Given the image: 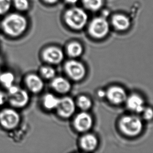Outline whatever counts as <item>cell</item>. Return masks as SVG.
Returning <instances> with one entry per match:
<instances>
[{"mask_svg": "<svg viewBox=\"0 0 153 153\" xmlns=\"http://www.w3.org/2000/svg\"><path fill=\"white\" fill-rule=\"evenodd\" d=\"M0 27H1V25H0Z\"/></svg>", "mask_w": 153, "mask_h": 153, "instance_id": "4dcf8cb0", "label": "cell"}, {"mask_svg": "<svg viewBox=\"0 0 153 153\" xmlns=\"http://www.w3.org/2000/svg\"><path fill=\"white\" fill-rule=\"evenodd\" d=\"M69 4H75L79 0H65Z\"/></svg>", "mask_w": 153, "mask_h": 153, "instance_id": "f1b7e54d", "label": "cell"}, {"mask_svg": "<svg viewBox=\"0 0 153 153\" xmlns=\"http://www.w3.org/2000/svg\"><path fill=\"white\" fill-rule=\"evenodd\" d=\"M20 121V116L15 110L6 108L0 112V124L5 129H14L19 126Z\"/></svg>", "mask_w": 153, "mask_h": 153, "instance_id": "8992f818", "label": "cell"}, {"mask_svg": "<svg viewBox=\"0 0 153 153\" xmlns=\"http://www.w3.org/2000/svg\"><path fill=\"white\" fill-rule=\"evenodd\" d=\"M12 0H0V15L5 14L10 10Z\"/></svg>", "mask_w": 153, "mask_h": 153, "instance_id": "cb8c5ba5", "label": "cell"}, {"mask_svg": "<svg viewBox=\"0 0 153 153\" xmlns=\"http://www.w3.org/2000/svg\"><path fill=\"white\" fill-rule=\"evenodd\" d=\"M98 96H99L100 97H104L105 96H106V93L105 91H100L98 92Z\"/></svg>", "mask_w": 153, "mask_h": 153, "instance_id": "4316f807", "label": "cell"}, {"mask_svg": "<svg viewBox=\"0 0 153 153\" xmlns=\"http://www.w3.org/2000/svg\"><path fill=\"white\" fill-rule=\"evenodd\" d=\"M64 20L67 25L74 30H81L87 25L88 16L83 9L73 7L67 10L64 15Z\"/></svg>", "mask_w": 153, "mask_h": 153, "instance_id": "7a4b0ae2", "label": "cell"}, {"mask_svg": "<svg viewBox=\"0 0 153 153\" xmlns=\"http://www.w3.org/2000/svg\"><path fill=\"white\" fill-rule=\"evenodd\" d=\"M77 104L79 107L83 111L89 109L92 105V102L89 98L86 96H81L78 99Z\"/></svg>", "mask_w": 153, "mask_h": 153, "instance_id": "44dd1931", "label": "cell"}, {"mask_svg": "<svg viewBox=\"0 0 153 153\" xmlns=\"http://www.w3.org/2000/svg\"><path fill=\"white\" fill-rule=\"evenodd\" d=\"M25 83L28 88L34 93H38L43 89V81L37 75L29 74L26 77Z\"/></svg>", "mask_w": 153, "mask_h": 153, "instance_id": "7c38bea8", "label": "cell"}, {"mask_svg": "<svg viewBox=\"0 0 153 153\" xmlns=\"http://www.w3.org/2000/svg\"><path fill=\"white\" fill-rule=\"evenodd\" d=\"M108 100L112 103L120 104L126 100V94L124 89L118 86H113L108 89L106 93Z\"/></svg>", "mask_w": 153, "mask_h": 153, "instance_id": "8fae6325", "label": "cell"}, {"mask_svg": "<svg viewBox=\"0 0 153 153\" xmlns=\"http://www.w3.org/2000/svg\"><path fill=\"white\" fill-rule=\"evenodd\" d=\"M52 87L57 92L60 94H66L70 91L71 85L66 79L62 77H57L53 79Z\"/></svg>", "mask_w": 153, "mask_h": 153, "instance_id": "5bb4252c", "label": "cell"}, {"mask_svg": "<svg viewBox=\"0 0 153 153\" xmlns=\"http://www.w3.org/2000/svg\"><path fill=\"white\" fill-rule=\"evenodd\" d=\"M67 74L74 81H80L84 78L86 70L83 65L76 60H69L64 64Z\"/></svg>", "mask_w": 153, "mask_h": 153, "instance_id": "52a82bcc", "label": "cell"}, {"mask_svg": "<svg viewBox=\"0 0 153 153\" xmlns=\"http://www.w3.org/2000/svg\"><path fill=\"white\" fill-rule=\"evenodd\" d=\"M28 23L23 15L17 13L8 15L4 19L2 27L5 33L13 37L22 35L26 30Z\"/></svg>", "mask_w": 153, "mask_h": 153, "instance_id": "6da1fadb", "label": "cell"}, {"mask_svg": "<svg viewBox=\"0 0 153 153\" xmlns=\"http://www.w3.org/2000/svg\"><path fill=\"white\" fill-rule=\"evenodd\" d=\"M82 46L77 42H73L69 44L67 48V51L68 56L72 58H77L82 53Z\"/></svg>", "mask_w": 153, "mask_h": 153, "instance_id": "ac0fdd59", "label": "cell"}, {"mask_svg": "<svg viewBox=\"0 0 153 153\" xmlns=\"http://www.w3.org/2000/svg\"><path fill=\"white\" fill-rule=\"evenodd\" d=\"M40 72L43 77L47 79H54L56 74L55 69L50 66H43L40 70Z\"/></svg>", "mask_w": 153, "mask_h": 153, "instance_id": "7402d4cb", "label": "cell"}, {"mask_svg": "<svg viewBox=\"0 0 153 153\" xmlns=\"http://www.w3.org/2000/svg\"><path fill=\"white\" fill-rule=\"evenodd\" d=\"M56 109L59 116L66 119L70 118L74 114L76 105L71 98L64 97L60 98Z\"/></svg>", "mask_w": 153, "mask_h": 153, "instance_id": "ba28073f", "label": "cell"}, {"mask_svg": "<svg viewBox=\"0 0 153 153\" xmlns=\"http://www.w3.org/2000/svg\"><path fill=\"white\" fill-rule=\"evenodd\" d=\"M83 5L86 8L91 11H97L101 8L104 4V0H82Z\"/></svg>", "mask_w": 153, "mask_h": 153, "instance_id": "d6986e66", "label": "cell"}, {"mask_svg": "<svg viewBox=\"0 0 153 153\" xmlns=\"http://www.w3.org/2000/svg\"><path fill=\"white\" fill-rule=\"evenodd\" d=\"M109 30V24L108 21L102 17L93 19L89 24V33L95 38L100 39L105 37L108 35Z\"/></svg>", "mask_w": 153, "mask_h": 153, "instance_id": "5b68a950", "label": "cell"}, {"mask_svg": "<svg viewBox=\"0 0 153 153\" xmlns=\"http://www.w3.org/2000/svg\"><path fill=\"white\" fill-rule=\"evenodd\" d=\"M0 63H1V60H0Z\"/></svg>", "mask_w": 153, "mask_h": 153, "instance_id": "f546056e", "label": "cell"}, {"mask_svg": "<svg viewBox=\"0 0 153 153\" xmlns=\"http://www.w3.org/2000/svg\"><path fill=\"white\" fill-rule=\"evenodd\" d=\"M143 116L146 120H149L153 118V110L151 108H144L143 110Z\"/></svg>", "mask_w": 153, "mask_h": 153, "instance_id": "d4e9b609", "label": "cell"}, {"mask_svg": "<svg viewBox=\"0 0 153 153\" xmlns=\"http://www.w3.org/2000/svg\"><path fill=\"white\" fill-rule=\"evenodd\" d=\"M8 90V101L10 105L15 108H23L27 105L29 96L25 90L14 85Z\"/></svg>", "mask_w": 153, "mask_h": 153, "instance_id": "3957f363", "label": "cell"}, {"mask_svg": "<svg viewBox=\"0 0 153 153\" xmlns=\"http://www.w3.org/2000/svg\"><path fill=\"white\" fill-rule=\"evenodd\" d=\"M14 79V75L12 73L7 72L0 74V82L8 89L13 85Z\"/></svg>", "mask_w": 153, "mask_h": 153, "instance_id": "ffe728a7", "label": "cell"}, {"mask_svg": "<svg viewBox=\"0 0 153 153\" xmlns=\"http://www.w3.org/2000/svg\"><path fill=\"white\" fill-rule=\"evenodd\" d=\"M93 120L91 116L86 112H82L76 115L74 124L79 132H85L89 130L92 126Z\"/></svg>", "mask_w": 153, "mask_h": 153, "instance_id": "30bf717a", "label": "cell"}, {"mask_svg": "<svg viewBox=\"0 0 153 153\" xmlns=\"http://www.w3.org/2000/svg\"><path fill=\"white\" fill-rule=\"evenodd\" d=\"M60 98L52 94H46L43 98V105L46 109H56L59 102Z\"/></svg>", "mask_w": 153, "mask_h": 153, "instance_id": "e0dca14e", "label": "cell"}, {"mask_svg": "<svg viewBox=\"0 0 153 153\" xmlns=\"http://www.w3.org/2000/svg\"><path fill=\"white\" fill-rule=\"evenodd\" d=\"M42 56L45 62L50 64H58L62 62L64 55L60 48L50 47L44 50Z\"/></svg>", "mask_w": 153, "mask_h": 153, "instance_id": "9c48e42d", "label": "cell"}, {"mask_svg": "<svg viewBox=\"0 0 153 153\" xmlns=\"http://www.w3.org/2000/svg\"><path fill=\"white\" fill-rule=\"evenodd\" d=\"M112 24L114 28L120 31H124L129 28L130 22L128 17L123 14H116L112 17Z\"/></svg>", "mask_w": 153, "mask_h": 153, "instance_id": "9a60e30c", "label": "cell"}, {"mask_svg": "<svg viewBox=\"0 0 153 153\" xmlns=\"http://www.w3.org/2000/svg\"><path fill=\"white\" fill-rule=\"evenodd\" d=\"M7 101H8V94L4 91H0V106L4 105Z\"/></svg>", "mask_w": 153, "mask_h": 153, "instance_id": "484cf974", "label": "cell"}, {"mask_svg": "<svg viewBox=\"0 0 153 153\" xmlns=\"http://www.w3.org/2000/svg\"><path fill=\"white\" fill-rule=\"evenodd\" d=\"M13 4L15 8L21 11H25L29 8L28 0H13Z\"/></svg>", "mask_w": 153, "mask_h": 153, "instance_id": "603a6c76", "label": "cell"}, {"mask_svg": "<svg viewBox=\"0 0 153 153\" xmlns=\"http://www.w3.org/2000/svg\"><path fill=\"white\" fill-rule=\"evenodd\" d=\"M126 103L130 110L137 113L142 112L145 108L143 98L137 95H132L126 98Z\"/></svg>", "mask_w": 153, "mask_h": 153, "instance_id": "4fadbf2b", "label": "cell"}, {"mask_svg": "<svg viewBox=\"0 0 153 153\" xmlns=\"http://www.w3.org/2000/svg\"><path fill=\"white\" fill-rule=\"evenodd\" d=\"M120 128L125 134L136 136L142 130L143 123L141 119L136 116H125L120 121Z\"/></svg>", "mask_w": 153, "mask_h": 153, "instance_id": "277c9868", "label": "cell"}, {"mask_svg": "<svg viewBox=\"0 0 153 153\" xmlns=\"http://www.w3.org/2000/svg\"><path fill=\"white\" fill-rule=\"evenodd\" d=\"M58 0H44L45 2L49 3V4H54L56 3V2L58 1Z\"/></svg>", "mask_w": 153, "mask_h": 153, "instance_id": "83f0119b", "label": "cell"}, {"mask_svg": "<svg viewBox=\"0 0 153 153\" xmlns=\"http://www.w3.org/2000/svg\"><path fill=\"white\" fill-rule=\"evenodd\" d=\"M80 143L81 146L84 150L92 151L97 146L98 140L94 135L88 134L81 137Z\"/></svg>", "mask_w": 153, "mask_h": 153, "instance_id": "2e32d148", "label": "cell"}]
</instances>
